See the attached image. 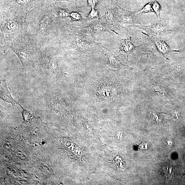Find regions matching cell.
Here are the masks:
<instances>
[{"instance_id":"cell-1","label":"cell","mask_w":185,"mask_h":185,"mask_svg":"<svg viewBox=\"0 0 185 185\" xmlns=\"http://www.w3.org/2000/svg\"><path fill=\"white\" fill-rule=\"evenodd\" d=\"M132 26L142 29L148 35L154 37L165 35L170 33L171 32L169 27L166 25L165 21L162 20L158 23L152 24L149 25L136 24Z\"/></svg>"},{"instance_id":"cell-2","label":"cell","mask_w":185,"mask_h":185,"mask_svg":"<svg viewBox=\"0 0 185 185\" xmlns=\"http://www.w3.org/2000/svg\"><path fill=\"white\" fill-rule=\"evenodd\" d=\"M116 6V10H113L112 12L116 21L123 25H130V26L136 24L134 13L123 9L118 5Z\"/></svg>"},{"instance_id":"cell-3","label":"cell","mask_w":185,"mask_h":185,"mask_svg":"<svg viewBox=\"0 0 185 185\" xmlns=\"http://www.w3.org/2000/svg\"><path fill=\"white\" fill-rule=\"evenodd\" d=\"M104 48L107 51L108 58L107 66L109 69L114 70L132 69L130 67L123 64L119 58L113 54L109 49Z\"/></svg>"},{"instance_id":"cell-4","label":"cell","mask_w":185,"mask_h":185,"mask_svg":"<svg viewBox=\"0 0 185 185\" xmlns=\"http://www.w3.org/2000/svg\"><path fill=\"white\" fill-rule=\"evenodd\" d=\"M7 85L6 80H3L1 82V90H0V98L3 100L9 103L12 105L15 106L16 104H18L21 107H22L19 103L13 98L11 95V92Z\"/></svg>"},{"instance_id":"cell-5","label":"cell","mask_w":185,"mask_h":185,"mask_svg":"<svg viewBox=\"0 0 185 185\" xmlns=\"http://www.w3.org/2000/svg\"><path fill=\"white\" fill-rule=\"evenodd\" d=\"M92 22L90 26V28L94 33H99L104 31L109 32L111 31L108 26L110 25L108 23L104 17L101 19L95 20Z\"/></svg>"},{"instance_id":"cell-6","label":"cell","mask_w":185,"mask_h":185,"mask_svg":"<svg viewBox=\"0 0 185 185\" xmlns=\"http://www.w3.org/2000/svg\"><path fill=\"white\" fill-rule=\"evenodd\" d=\"M137 47L132 43L131 37H129L127 39L121 40L118 52L120 54H126L128 57L129 55L133 53Z\"/></svg>"},{"instance_id":"cell-7","label":"cell","mask_w":185,"mask_h":185,"mask_svg":"<svg viewBox=\"0 0 185 185\" xmlns=\"http://www.w3.org/2000/svg\"><path fill=\"white\" fill-rule=\"evenodd\" d=\"M155 37L153 38L154 42L158 50L164 55L176 51L171 49L164 41L157 37Z\"/></svg>"},{"instance_id":"cell-8","label":"cell","mask_w":185,"mask_h":185,"mask_svg":"<svg viewBox=\"0 0 185 185\" xmlns=\"http://www.w3.org/2000/svg\"><path fill=\"white\" fill-rule=\"evenodd\" d=\"M152 9L154 12H155L159 19L160 18V13L161 10L160 5L155 0H152Z\"/></svg>"},{"instance_id":"cell-9","label":"cell","mask_w":185,"mask_h":185,"mask_svg":"<svg viewBox=\"0 0 185 185\" xmlns=\"http://www.w3.org/2000/svg\"><path fill=\"white\" fill-rule=\"evenodd\" d=\"M16 28V25L13 21L7 22L5 25V30L8 32H13Z\"/></svg>"},{"instance_id":"cell-10","label":"cell","mask_w":185,"mask_h":185,"mask_svg":"<svg viewBox=\"0 0 185 185\" xmlns=\"http://www.w3.org/2000/svg\"><path fill=\"white\" fill-rule=\"evenodd\" d=\"M88 18L91 20H96L99 19V14L98 11L96 10L95 8H92V10H91L89 13Z\"/></svg>"},{"instance_id":"cell-11","label":"cell","mask_w":185,"mask_h":185,"mask_svg":"<svg viewBox=\"0 0 185 185\" xmlns=\"http://www.w3.org/2000/svg\"><path fill=\"white\" fill-rule=\"evenodd\" d=\"M22 113L24 121L28 122L33 119L32 115L29 111L23 109V111Z\"/></svg>"},{"instance_id":"cell-12","label":"cell","mask_w":185,"mask_h":185,"mask_svg":"<svg viewBox=\"0 0 185 185\" xmlns=\"http://www.w3.org/2000/svg\"><path fill=\"white\" fill-rule=\"evenodd\" d=\"M153 11H154L152 8V5L148 3L140 11L138 12V13H146Z\"/></svg>"},{"instance_id":"cell-13","label":"cell","mask_w":185,"mask_h":185,"mask_svg":"<svg viewBox=\"0 0 185 185\" xmlns=\"http://www.w3.org/2000/svg\"><path fill=\"white\" fill-rule=\"evenodd\" d=\"M70 17L73 21H77L81 20V16L79 13L77 12H73L70 14Z\"/></svg>"},{"instance_id":"cell-14","label":"cell","mask_w":185,"mask_h":185,"mask_svg":"<svg viewBox=\"0 0 185 185\" xmlns=\"http://www.w3.org/2000/svg\"><path fill=\"white\" fill-rule=\"evenodd\" d=\"M150 116L152 119L155 122L157 123H160L162 122V119L158 114L152 112L150 114Z\"/></svg>"},{"instance_id":"cell-15","label":"cell","mask_w":185,"mask_h":185,"mask_svg":"<svg viewBox=\"0 0 185 185\" xmlns=\"http://www.w3.org/2000/svg\"><path fill=\"white\" fill-rule=\"evenodd\" d=\"M99 0H87L88 6L92 8H95Z\"/></svg>"},{"instance_id":"cell-16","label":"cell","mask_w":185,"mask_h":185,"mask_svg":"<svg viewBox=\"0 0 185 185\" xmlns=\"http://www.w3.org/2000/svg\"><path fill=\"white\" fill-rule=\"evenodd\" d=\"M59 15L61 18H64L70 17V14L67 12L66 10H60Z\"/></svg>"},{"instance_id":"cell-17","label":"cell","mask_w":185,"mask_h":185,"mask_svg":"<svg viewBox=\"0 0 185 185\" xmlns=\"http://www.w3.org/2000/svg\"><path fill=\"white\" fill-rule=\"evenodd\" d=\"M167 144L168 145V146L169 147L170 146H172L171 145H172V142H171L170 141H168L167 142Z\"/></svg>"},{"instance_id":"cell-18","label":"cell","mask_w":185,"mask_h":185,"mask_svg":"<svg viewBox=\"0 0 185 185\" xmlns=\"http://www.w3.org/2000/svg\"><path fill=\"white\" fill-rule=\"evenodd\" d=\"M110 1H112L114 3H116L117 0H109Z\"/></svg>"}]
</instances>
